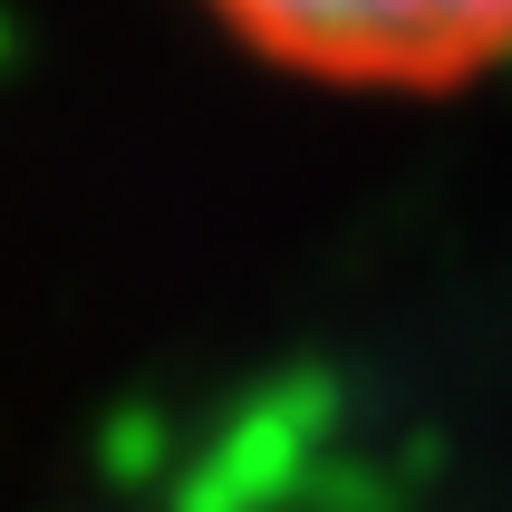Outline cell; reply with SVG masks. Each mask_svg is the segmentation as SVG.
<instances>
[{"label": "cell", "instance_id": "6da1fadb", "mask_svg": "<svg viewBox=\"0 0 512 512\" xmlns=\"http://www.w3.org/2000/svg\"><path fill=\"white\" fill-rule=\"evenodd\" d=\"M242 49L329 87H455L512 58V0H203Z\"/></svg>", "mask_w": 512, "mask_h": 512}]
</instances>
